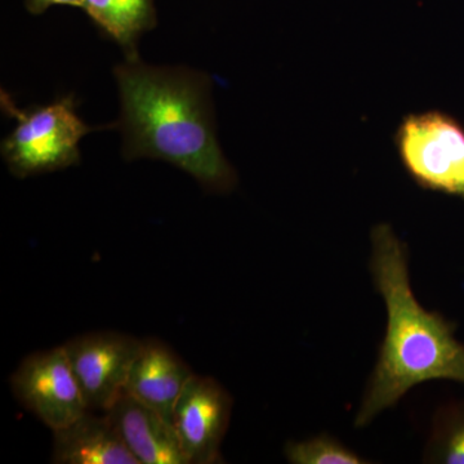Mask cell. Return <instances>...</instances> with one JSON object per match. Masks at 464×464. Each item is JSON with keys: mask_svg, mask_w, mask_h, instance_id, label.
<instances>
[{"mask_svg": "<svg viewBox=\"0 0 464 464\" xmlns=\"http://www.w3.org/2000/svg\"><path fill=\"white\" fill-rule=\"evenodd\" d=\"M118 127L125 160L157 159L179 168L212 194H228L237 174L217 139L209 76L183 66L125 58L115 66Z\"/></svg>", "mask_w": 464, "mask_h": 464, "instance_id": "obj_1", "label": "cell"}, {"mask_svg": "<svg viewBox=\"0 0 464 464\" xmlns=\"http://www.w3.org/2000/svg\"><path fill=\"white\" fill-rule=\"evenodd\" d=\"M369 270L383 299L387 323L353 420L356 429L369 426L418 384H464V344L456 338L457 325L415 298L408 246L390 224L372 228Z\"/></svg>", "mask_w": 464, "mask_h": 464, "instance_id": "obj_2", "label": "cell"}, {"mask_svg": "<svg viewBox=\"0 0 464 464\" xmlns=\"http://www.w3.org/2000/svg\"><path fill=\"white\" fill-rule=\"evenodd\" d=\"M2 106L17 119L16 127L0 145L3 160L16 179L76 166L81 161L79 142L96 130L76 114L72 96L21 111L3 94Z\"/></svg>", "mask_w": 464, "mask_h": 464, "instance_id": "obj_3", "label": "cell"}, {"mask_svg": "<svg viewBox=\"0 0 464 464\" xmlns=\"http://www.w3.org/2000/svg\"><path fill=\"white\" fill-rule=\"evenodd\" d=\"M400 159L420 188L464 199V130L439 111L408 115L396 134Z\"/></svg>", "mask_w": 464, "mask_h": 464, "instance_id": "obj_4", "label": "cell"}, {"mask_svg": "<svg viewBox=\"0 0 464 464\" xmlns=\"http://www.w3.org/2000/svg\"><path fill=\"white\" fill-rule=\"evenodd\" d=\"M14 396L52 432L69 426L88 411L65 348L39 351L12 374Z\"/></svg>", "mask_w": 464, "mask_h": 464, "instance_id": "obj_5", "label": "cell"}, {"mask_svg": "<svg viewBox=\"0 0 464 464\" xmlns=\"http://www.w3.org/2000/svg\"><path fill=\"white\" fill-rule=\"evenodd\" d=\"M142 341L116 332L79 335L63 344L88 411L106 413L124 392Z\"/></svg>", "mask_w": 464, "mask_h": 464, "instance_id": "obj_6", "label": "cell"}, {"mask_svg": "<svg viewBox=\"0 0 464 464\" xmlns=\"http://www.w3.org/2000/svg\"><path fill=\"white\" fill-rule=\"evenodd\" d=\"M232 398L212 377L194 374L174 406L172 422L188 464L222 463Z\"/></svg>", "mask_w": 464, "mask_h": 464, "instance_id": "obj_7", "label": "cell"}, {"mask_svg": "<svg viewBox=\"0 0 464 464\" xmlns=\"http://www.w3.org/2000/svg\"><path fill=\"white\" fill-rule=\"evenodd\" d=\"M106 414L140 464H188L173 423L154 409L123 392Z\"/></svg>", "mask_w": 464, "mask_h": 464, "instance_id": "obj_8", "label": "cell"}, {"mask_svg": "<svg viewBox=\"0 0 464 464\" xmlns=\"http://www.w3.org/2000/svg\"><path fill=\"white\" fill-rule=\"evenodd\" d=\"M192 375L172 348L148 338L134 359L124 392L172 422L174 406Z\"/></svg>", "mask_w": 464, "mask_h": 464, "instance_id": "obj_9", "label": "cell"}, {"mask_svg": "<svg viewBox=\"0 0 464 464\" xmlns=\"http://www.w3.org/2000/svg\"><path fill=\"white\" fill-rule=\"evenodd\" d=\"M51 462L56 464H140L125 447L106 413L87 411L53 431Z\"/></svg>", "mask_w": 464, "mask_h": 464, "instance_id": "obj_10", "label": "cell"}, {"mask_svg": "<svg viewBox=\"0 0 464 464\" xmlns=\"http://www.w3.org/2000/svg\"><path fill=\"white\" fill-rule=\"evenodd\" d=\"M81 8L123 48L125 58L139 57L140 36L157 26L154 0H84Z\"/></svg>", "mask_w": 464, "mask_h": 464, "instance_id": "obj_11", "label": "cell"}, {"mask_svg": "<svg viewBox=\"0 0 464 464\" xmlns=\"http://www.w3.org/2000/svg\"><path fill=\"white\" fill-rule=\"evenodd\" d=\"M422 458L423 463L464 464V401L438 409Z\"/></svg>", "mask_w": 464, "mask_h": 464, "instance_id": "obj_12", "label": "cell"}, {"mask_svg": "<svg viewBox=\"0 0 464 464\" xmlns=\"http://www.w3.org/2000/svg\"><path fill=\"white\" fill-rule=\"evenodd\" d=\"M284 456L292 464L371 463L329 433H320L302 441H288L284 448Z\"/></svg>", "mask_w": 464, "mask_h": 464, "instance_id": "obj_13", "label": "cell"}, {"mask_svg": "<svg viewBox=\"0 0 464 464\" xmlns=\"http://www.w3.org/2000/svg\"><path fill=\"white\" fill-rule=\"evenodd\" d=\"M84 0H25V7L30 14H42L52 5H74L82 7Z\"/></svg>", "mask_w": 464, "mask_h": 464, "instance_id": "obj_14", "label": "cell"}]
</instances>
